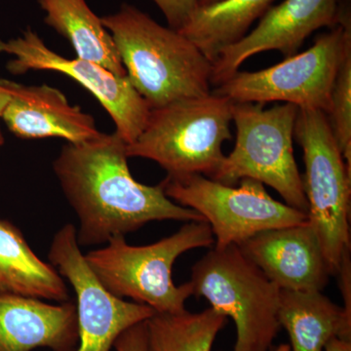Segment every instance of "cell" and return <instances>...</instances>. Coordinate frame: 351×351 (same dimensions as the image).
Instances as JSON below:
<instances>
[{"label": "cell", "instance_id": "obj_1", "mask_svg": "<svg viewBox=\"0 0 351 351\" xmlns=\"http://www.w3.org/2000/svg\"><path fill=\"white\" fill-rule=\"evenodd\" d=\"M127 143L117 132L101 133L80 144H66L53 162L64 197L75 210L80 247L107 244L154 221H206L177 204L164 184L147 186L134 179Z\"/></svg>", "mask_w": 351, "mask_h": 351}, {"label": "cell", "instance_id": "obj_2", "mask_svg": "<svg viewBox=\"0 0 351 351\" xmlns=\"http://www.w3.org/2000/svg\"><path fill=\"white\" fill-rule=\"evenodd\" d=\"M101 19L131 84L151 110L212 93L213 63L181 32L129 4Z\"/></svg>", "mask_w": 351, "mask_h": 351}, {"label": "cell", "instance_id": "obj_3", "mask_svg": "<svg viewBox=\"0 0 351 351\" xmlns=\"http://www.w3.org/2000/svg\"><path fill=\"white\" fill-rule=\"evenodd\" d=\"M214 243L207 221H188L174 234L145 246H132L121 235L112 237L104 248L90 251L84 258L110 294L129 298L156 313H181L186 311L193 286L189 281L175 285L173 265L182 254Z\"/></svg>", "mask_w": 351, "mask_h": 351}, {"label": "cell", "instance_id": "obj_4", "mask_svg": "<svg viewBox=\"0 0 351 351\" xmlns=\"http://www.w3.org/2000/svg\"><path fill=\"white\" fill-rule=\"evenodd\" d=\"M232 105L212 92L154 108L137 140L127 145V156L151 159L168 177L211 179L225 158L223 144L232 138Z\"/></svg>", "mask_w": 351, "mask_h": 351}, {"label": "cell", "instance_id": "obj_5", "mask_svg": "<svg viewBox=\"0 0 351 351\" xmlns=\"http://www.w3.org/2000/svg\"><path fill=\"white\" fill-rule=\"evenodd\" d=\"M193 295L232 318L237 327L232 351H270L280 323L281 289L265 276L237 245L213 249L191 269Z\"/></svg>", "mask_w": 351, "mask_h": 351}, {"label": "cell", "instance_id": "obj_6", "mask_svg": "<svg viewBox=\"0 0 351 351\" xmlns=\"http://www.w3.org/2000/svg\"><path fill=\"white\" fill-rule=\"evenodd\" d=\"M298 112L292 104L265 108L263 104L233 101L237 141L211 179L228 186L245 178L256 180L276 191L289 206L307 213L293 147Z\"/></svg>", "mask_w": 351, "mask_h": 351}, {"label": "cell", "instance_id": "obj_7", "mask_svg": "<svg viewBox=\"0 0 351 351\" xmlns=\"http://www.w3.org/2000/svg\"><path fill=\"white\" fill-rule=\"evenodd\" d=\"M294 135L304 152L307 218L317 233L330 274L337 276L350 254L351 173L322 110L299 108Z\"/></svg>", "mask_w": 351, "mask_h": 351}, {"label": "cell", "instance_id": "obj_8", "mask_svg": "<svg viewBox=\"0 0 351 351\" xmlns=\"http://www.w3.org/2000/svg\"><path fill=\"white\" fill-rule=\"evenodd\" d=\"M351 43L350 8H339L338 24L322 34L309 49L258 71H237L212 90L234 103L270 101L328 113L335 76Z\"/></svg>", "mask_w": 351, "mask_h": 351}, {"label": "cell", "instance_id": "obj_9", "mask_svg": "<svg viewBox=\"0 0 351 351\" xmlns=\"http://www.w3.org/2000/svg\"><path fill=\"white\" fill-rule=\"evenodd\" d=\"M166 195L202 215L213 232L216 249L243 243L258 233L299 225L307 214L271 197L261 182L240 180L228 186L203 175L168 177Z\"/></svg>", "mask_w": 351, "mask_h": 351}, {"label": "cell", "instance_id": "obj_10", "mask_svg": "<svg viewBox=\"0 0 351 351\" xmlns=\"http://www.w3.org/2000/svg\"><path fill=\"white\" fill-rule=\"evenodd\" d=\"M0 54L12 57L6 64L7 71L12 75L56 71L80 83L107 110L117 127L115 132L127 145L135 142L145 128L151 108L128 76L113 75L100 64L80 58L66 59L51 50L32 29H25L18 38L0 39Z\"/></svg>", "mask_w": 351, "mask_h": 351}, {"label": "cell", "instance_id": "obj_11", "mask_svg": "<svg viewBox=\"0 0 351 351\" xmlns=\"http://www.w3.org/2000/svg\"><path fill=\"white\" fill-rule=\"evenodd\" d=\"M48 258L75 293V351H113L122 332L156 314L152 307L119 299L104 288L88 267L76 239V228L71 223L62 226L54 235Z\"/></svg>", "mask_w": 351, "mask_h": 351}, {"label": "cell", "instance_id": "obj_12", "mask_svg": "<svg viewBox=\"0 0 351 351\" xmlns=\"http://www.w3.org/2000/svg\"><path fill=\"white\" fill-rule=\"evenodd\" d=\"M339 20V0H284L269 7L253 31L219 51L213 62L212 85L225 82L258 53L276 50L285 58L294 56L313 32L334 27Z\"/></svg>", "mask_w": 351, "mask_h": 351}, {"label": "cell", "instance_id": "obj_13", "mask_svg": "<svg viewBox=\"0 0 351 351\" xmlns=\"http://www.w3.org/2000/svg\"><path fill=\"white\" fill-rule=\"evenodd\" d=\"M239 247L281 290L322 292L329 282V267L308 218L258 233Z\"/></svg>", "mask_w": 351, "mask_h": 351}, {"label": "cell", "instance_id": "obj_14", "mask_svg": "<svg viewBox=\"0 0 351 351\" xmlns=\"http://www.w3.org/2000/svg\"><path fill=\"white\" fill-rule=\"evenodd\" d=\"M0 83L9 94L1 120L17 138H61L69 144H80L101 133L94 117L82 108L71 106L57 88L9 80H0Z\"/></svg>", "mask_w": 351, "mask_h": 351}, {"label": "cell", "instance_id": "obj_15", "mask_svg": "<svg viewBox=\"0 0 351 351\" xmlns=\"http://www.w3.org/2000/svg\"><path fill=\"white\" fill-rule=\"evenodd\" d=\"M77 345L75 302L0 294V351H75Z\"/></svg>", "mask_w": 351, "mask_h": 351}, {"label": "cell", "instance_id": "obj_16", "mask_svg": "<svg viewBox=\"0 0 351 351\" xmlns=\"http://www.w3.org/2000/svg\"><path fill=\"white\" fill-rule=\"evenodd\" d=\"M0 294L43 301H69L66 281L51 263L32 251L24 234L8 219H0Z\"/></svg>", "mask_w": 351, "mask_h": 351}, {"label": "cell", "instance_id": "obj_17", "mask_svg": "<svg viewBox=\"0 0 351 351\" xmlns=\"http://www.w3.org/2000/svg\"><path fill=\"white\" fill-rule=\"evenodd\" d=\"M278 319L291 351H325L332 339L351 341V318L322 292L281 290Z\"/></svg>", "mask_w": 351, "mask_h": 351}, {"label": "cell", "instance_id": "obj_18", "mask_svg": "<svg viewBox=\"0 0 351 351\" xmlns=\"http://www.w3.org/2000/svg\"><path fill=\"white\" fill-rule=\"evenodd\" d=\"M44 23L68 39L76 58L100 64L113 75L126 76L112 34L85 0H38Z\"/></svg>", "mask_w": 351, "mask_h": 351}, {"label": "cell", "instance_id": "obj_19", "mask_svg": "<svg viewBox=\"0 0 351 351\" xmlns=\"http://www.w3.org/2000/svg\"><path fill=\"white\" fill-rule=\"evenodd\" d=\"M274 0H221L212 5L198 7L182 36L197 46L213 63L223 48L239 43L252 24L267 12Z\"/></svg>", "mask_w": 351, "mask_h": 351}, {"label": "cell", "instance_id": "obj_20", "mask_svg": "<svg viewBox=\"0 0 351 351\" xmlns=\"http://www.w3.org/2000/svg\"><path fill=\"white\" fill-rule=\"evenodd\" d=\"M147 323V351H211L228 317L215 309L156 313Z\"/></svg>", "mask_w": 351, "mask_h": 351}, {"label": "cell", "instance_id": "obj_21", "mask_svg": "<svg viewBox=\"0 0 351 351\" xmlns=\"http://www.w3.org/2000/svg\"><path fill=\"white\" fill-rule=\"evenodd\" d=\"M327 117L351 173V43L346 46L335 76Z\"/></svg>", "mask_w": 351, "mask_h": 351}, {"label": "cell", "instance_id": "obj_22", "mask_svg": "<svg viewBox=\"0 0 351 351\" xmlns=\"http://www.w3.org/2000/svg\"><path fill=\"white\" fill-rule=\"evenodd\" d=\"M162 11L169 27L182 29L198 8V0H154Z\"/></svg>", "mask_w": 351, "mask_h": 351}, {"label": "cell", "instance_id": "obj_23", "mask_svg": "<svg viewBox=\"0 0 351 351\" xmlns=\"http://www.w3.org/2000/svg\"><path fill=\"white\" fill-rule=\"evenodd\" d=\"M113 351H147V323L134 325L120 335Z\"/></svg>", "mask_w": 351, "mask_h": 351}, {"label": "cell", "instance_id": "obj_24", "mask_svg": "<svg viewBox=\"0 0 351 351\" xmlns=\"http://www.w3.org/2000/svg\"><path fill=\"white\" fill-rule=\"evenodd\" d=\"M325 351H351V341L339 338L332 339L327 343Z\"/></svg>", "mask_w": 351, "mask_h": 351}, {"label": "cell", "instance_id": "obj_25", "mask_svg": "<svg viewBox=\"0 0 351 351\" xmlns=\"http://www.w3.org/2000/svg\"><path fill=\"white\" fill-rule=\"evenodd\" d=\"M8 100V91H7L6 88L0 83V121H1L2 112H3L4 108H5ZM4 142H5V140H4L3 133H2L1 127H0V149L3 147Z\"/></svg>", "mask_w": 351, "mask_h": 351}, {"label": "cell", "instance_id": "obj_26", "mask_svg": "<svg viewBox=\"0 0 351 351\" xmlns=\"http://www.w3.org/2000/svg\"><path fill=\"white\" fill-rule=\"evenodd\" d=\"M219 1H221V0H198V7L212 5V4Z\"/></svg>", "mask_w": 351, "mask_h": 351}, {"label": "cell", "instance_id": "obj_27", "mask_svg": "<svg viewBox=\"0 0 351 351\" xmlns=\"http://www.w3.org/2000/svg\"><path fill=\"white\" fill-rule=\"evenodd\" d=\"M270 351H291V348L289 345H280L276 346V348H272Z\"/></svg>", "mask_w": 351, "mask_h": 351}]
</instances>
